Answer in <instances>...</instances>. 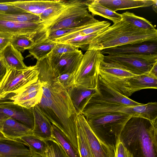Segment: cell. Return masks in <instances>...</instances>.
Masks as SVG:
<instances>
[{
	"label": "cell",
	"mask_w": 157,
	"mask_h": 157,
	"mask_svg": "<svg viewBox=\"0 0 157 157\" xmlns=\"http://www.w3.org/2000/svg\"><path fill=\"white\" fill-rule=\"evenodd\" d=\"M13 35L0 31V53L10 43Z\"/></svg>",
	"instance_id": "obj_42"
},
{
	"label": "cell",
	"mask_w": 157,
	"mask_h": 157,
	"mask_svg": "<svg viewBox=\"0 0 157 157\" xmlns=\"http://www.w3.org/2000/svg\"><path fill=\"white\" fill-rule=\"evenodd\" d=\"M52 138L61 146L67 157H81L78 150L72 144L64 134L57 127L52 124Z\"/></svg>",
	"instance_id": "obj_25"
},
{
	"label": "cell",
	"mask_w": 157,
	"mask_h": 157,
	"mask_svg": "<svg viewBox=\"0 0 157 157\" xmlns=\"http://www.w3.org/2000/svg\"><path fill=\"white\" fill-rule=\"evenodd\" d=\"M142 104L122 95L114 90L99 75L96 91L90 97L85 106L112 104L135 106Z\"/></svg>",
	"instance_id": "obj_11"
},
{
	"label": "cell",
	"mask_w": 157,
	"mask_h": 157,
	"mask_svg": "<svg viewBox=\"0 0 157 157\" xmlns=\"http://www.w3.org/2000/svg\"><path fill=\"white\" fill-rule=\"evenodd\" d=\"M148 74L152 76L157 78V62L153 65Z\"/></svg>",
	"instance_id": "obj_45"
},
{
	"label": "cell",
	"mask_w": 157,
	"mask_h": 157,
	"mask_svg": "<svg viewBox=\"0 0 157 157\" xmlns=\"http://www.w3.org/2000/svg\"><path fill=\"white\" fill-rule=\"evenodd\" d=\"M101 52L103 55H157V41L127 44L105 49L101 51Z\"/></svg>",
	"instance_id": "obj_16"
},
{
	"label": "cell",
	"mask_w": 157,
	"mask_h": 157,
	"mask_svg": "<svg viewBox=\"0 0 157 157\" xmlns=\"http://www.w3.org/2000/svg\"><path fill=\"white\" fill-rule=\"evenodd\" d=\"M157 0H155L154 3L152 5V9L156 13L157 12Z\"/></svg>",
	"instance_id": "obj_47"
},
{
	"label": "cell",
	"mask_w": 157,
	"mask_h": 157,
	"mask_svg": "<svg viewBox=\"0 0 157 157\" xmlns=\"http://www.w3.org/2000/svg\"><path fill=\"white\" fill-rule=\"evenodd\" d=\"M39 73L36 65L22 70L12 67L6 68V74L0 82V98L18 93L36 82Z\"/></svg>",
	"instance_id": "obj_7"
},
{
	"label": "cell",
	"mask_w": 157,
	"mask_h": 157,
	"mask_svg": "<svg viewBox=\"0 0 157 157\" xmlns=\"http://www.w3.org/2000/svg\"><path fill=\"white\" fill-rule=\"evenodd\" d=\"M88 9L92 15H98L112 21L113 24L122 19L121 14L113 11L100 3L97 0H93L88 4Z\"/></svg>",
	"instance_id": "obj_26"
},
{
	"label": "cell",
	"mask_w": 157,
	"mask_h": 157,
	"mask_svg": "<svg viewBox=\"0 0 157 157\" xmlns=\"http://www.w3.org/2000/svg\"><path fill=\"white\" fill-rule=\"evenodd\" d=\"M91 0L67 1V6L58 17L45 24L47 31L81 26L99 21L88 11V5Z\"/></svg>",
	"instance_id": "obj_5"
},
{
	"label": "cell",
	"mask_w": 157,
	"mask_h": 157,
	"mask_svg": "<svg viewBox=\"0 0 157 157\" xmlns=\"http://www.w3.org/2000/svg\"><path fill=\"white\" fill-rule=\"evenodd\" d=\"M99 70V72L119 78L131 77L136 75L126 70L111 65L105 62L103 60L101 63Z\"/></svg>",
	"instance_id": "obj_34"
},
{
	"label": "cell",
	"mask_w": 157,
	"mask_h": 157,
	"mask_svg": "<svg viewBox=\"0 0 157 157\" xmlns=\"http://www.w3.org/2000/svg\"><path fill=\"white\" fill-rule=\"evenodd\" d=\"M56 43L48 38L35 43L28 49L30 55L37 60L47 56L52 51Z\"/></svg>",
	"instance_id": "obj_27"
},
{
	"label": "cell",
	"mask_w": 157,
	"mask_h": 157,
	"mask_svg": "<svg viewBox=\"0 0 157 157\" xmlns=\"http://www.w3.org/2000/svg\"><path fill=\"white\" fill-rule=\"evenodd\" d=\"M19 139H0V157H31L29 150Z\"/></svg>",
	"instance_id": "obj_19"
},
{
	"label": "cell",
	"mask_w": 157,
	"mask_h": 157,
	"mask_svg": "<svg viewBox=\"0 0 157 157\" xmlns=\"http://www.w3.org/2000/svg\"><path fill=\"white\" fill-rule=\"evenodd\" d=\"M6 72V67L2 59L0 57V82L4 76Z\"/></svg>",
	"instance_id": "obj_44"
},
{
	"label": "cell",
	"mask_w": 157,
	"mask_h": 157,
	"mask_svg": "<svg viewBox=\"0 0 157 157\" xmlns=\"http://www.w3.org/2000/svg\"><path fill=\"white\" fill-rule=\"evenodd\" d=\"M120 140L133 157H157V122L132 116L124 126Z\"/></svg>",
	"instance_id": "obj_2"
},
{
	"label": "cell",
	"mask_w": 157,
	"mask_h": 157,
	"mask_svg": "<svg viewBox=\"0 0 157 157\" xmlns=\"http://www.w3.org/2000/svg\"><path fill=\"white\" fill-rule=\"evenodd\" d=\"M78 48L67 43H56L50 52L54 55H61L74 52Z\"/></svg>",
	"instance_id": "obj_39"
},
{
	"label": "cell",
	"mask_w": 157,
	"mask_h": 157,
	"mask_svg": "<svg viewBox=\"0 0 157 157\" xmlns=\"http://www.w3.org/2000/svg\"><path fill=\"white\" fill-rule=\"evenodd\" d=\"M62 0H18L6 2L26 12L38 16L45 10L60 3Z\"/></svg>",
	"instance_id": "obj_20"
},
{
	"label": "cell",
	"mask_w": 157,
	"mask_h": 157,
	"mask_svg": "<svg viewBox=\"0 0 157 157\" xmlns=\"http://www.w3.org/2000/svg\"><path fill=\"white\" fill-rule=\"evenodd\" d=\"M78 49L61 55L50 53L48 56L52 67L57 76L66 73L74 74L78 69L83 56Z\"/></svg>",
	"instance_id": "obj_12"
},
{
	"label": "cell",
	"mask_w": 157,
	"mask_h": 157,
	"mask_svg": "<svg viewBox=\"0 0 157 157\" xmlns=\"http://www.w3.org/2000/svg\"><path fill=\"white\" fill-rule=\"evenodd\" d=\"M45 141L47 147L44 157H67L62 147L53 139Z\"/></svg>",
	"instance_id": "obj_37"
},
{
	"label": "cell",
	"mask_w": 157,
	"mask_h": 157,
	"mask_svg": "<svg viewBox=\"0 0 157 157\" xmlns=\"http://www.w3.org/2000/svg\"><path fill=\"white\" fill-rule=\"evenodd\" d=\"M98 33L88 35H79L64 43L69 44L78 48H80L82 49L87 51L88 49L91 41Z\"/></svg>",
	"instance_id": "obj_36"
},
{
	"label": "cell",
	"mask_w": 157,
	"mask_h": 157,
	"mask_svg": "<svg viewBox=\"0 0 157 157\" xmlns=\"http://www.w3.org/2000/svg\"><path fill=\"white\" fill-rule=\"evenodd\" d=\"M103 61L112 66L128 71L136 75L148 73L157 62V55H108Z\"/></svg>",
	"instance_id": "obj_9"
},
{
	"label": "cell",
	"mask_w": 157,
	"mask_h": 157,
	"mask_svg": "<svg viewBox=\"0 0 157 157\" xmlns=\"http://www.w3.org/2000/svg\"><path fill=\"white\" fill-rule=\"evenodd\" d=\"M32 109L34 118L32 135L45 141L52 139L51 122L37 105Z\"/></svg>",
	"instance_id": "obj_18"
},
{
	"label": "cell",
	"mask_w": 157,
	"mask_h": 157,
	"mask_svg": "<svg viewBox=\"0 0 157 157\" xmlns=\"http://www.w3.org/2000/svg\"><path fill=\"white\" fill-rule=\"evenodd\" d=\"M27 34H18L13 35L10 44L21 52L31 48L35 43L31 37Z\"/></svg>",
	"instance_id": "obj_32"
},
{
	"label": "cell",
	"mask_w": 157,
	"mask_h": 157,
	"mask_svg": "<svg viewBox=\"0 0 157 157\" xmlns=\"http://www.w3.org/2000/svg\"><path fill=\"white\" fill-rule=\"evenodd\" d=\"M8 139L4 136L3 134L0 131V139Z\"/></svg>",
	"instance_id": "obj_48"
},
{
	"label": "cell",
	"mask_w": 157,
	"mask_h": 157,
	"mask_svg": "<svg viewBox=\"0 0 157 157\" xmlns=\"http://www.w3.org/2000/svg\"><path fill=\"white\" fill-rule=\"evenodd\" d=\"M44 155H41L39 154H35L33 155L31 157H44Z\"/></svg>",
	"instance_id": "obj_49"
},
{
	"label": "cell",
	"mask_w": 157,
	"mask_h": 157,
	"mask_svg": "<svg viewBox=\"0 0 157 157\" xmlns=\"http://www.w3.org/2000/svg\"><path fill=\"white\" fill-rule=\"evenodd\" d=\"M96 88L92 89L80 85H73L67 90L77 114H81L90 97L94 94Z\"/></svg>",
	"instance_id": "obj_21"
},
{
	"label": "cell",
	"mask_w": 157,
	"mask_h": 157,
	"mask_svg": "<svg viewBox=\"0 0 157 157\" xmlns=\"http://www.w3.org/2000/svg\"><path fill=\"white\" fill-rule=\"evenodd\" d=\"M0 20L22 22L38 23L41 22L39 16L24 12L15 13H0Z\"/></svg>",
	"instance_id": "obj_30"
},
{
	"label": "cell",
	"mask_w": 157,
	"mask_h": 157,
	"mask_svg": "<svg viewBox=\"0 0 157 157\" xmlns=\"http://www.w3.org/2000/svg\"><path fill=\"white\" fill-rule=\"evenodd\" d=\"M99 75L111 87L128 98L141 90L157 88V78L148 73L125 78L116 77L100 72Z\"/></svg>",
	"instance_id": "obj_8"
},
{
	"label": "cell",
	"mask_w": 157,
	"mask_h": 157,
	"mask_svg": "<svg viewBox=\"0 0 157 157\" xmlns=\"http://www.w3.org/2000/svg\"><path fill=\"white\" fill-rule=\"evenodd\" d=\"M104 56L101 50H87L83 55L78 69L74 74L73 85L96 88L99 77V66Z\"/></svg>",
	"instance_id": "obj_6"
},
{
	"label": "cell",
	"mask_w": 157,
	"mask_h": 157,
	"mask_svg": "<svg viewBox=\"0 0 157 157\" xmlns=\"http://www.w3.org/2000/svg\"><path fill=\"white\" fill-rule=\"evenodd\" d=\"M114 157H133L124 144L120 141L116 147Z\"/></svg>",
	"instance_id": "obj_43"
},
{
	"label": "cell",
	"mask_w": 157,
	"mask_h": 157,
	"mask_svg": "<svg viewBox=\"0 0 157 157\" xmlns=\"http://www.w3.org/2000/svg\"><path fill=\"white\" fill-rule=\"evenodd\" d=\"M43 95V89L40 80L26 87L13 95L10 98L13 102L21 106L32 109L38 104Z\"/></svg>",
	"instance_id": "obj_15"
},
{
	"label": "cell",
	"mask_w": 157,
	"mask_h": 157,
	"mask_svg": "<svg viewBox=\"0 0 157 157\" xmlns=\"http://www.w3.org/2000/svg\"><path fill=\"white\" fill-rule=\"evenodd\" d=\"M111 23L107 21H99L93 25L79 31L81 35H85L99 32L110 26Z\"/></svg>",
	"instance_id": "obj_38"
},
{
	"label": "cell",
	"mask_w": 157,
	"mask_h": 157,
	"mask_svg": "<svg viewBox=\"0 0 157 157\" xmlns=\"http://www.w3.org/2000/svg\"><path fill=\"white\" fill-rule=\"evenodd\" d=\"M32 130L28 126L10 118L5 121L1 132L10 139H20L26 136L32 135Z\"/></svg>",
	"instance_id": "obj_23"
},
{
	"label": "cell",
	"mask_w": 157,
	"mask_h": 157,
	"mask_svg": "<svg viewBox=\"0 0 157 157\" xmlns=\"http://www.w3.org/2000/svg\"><path fill=\"white\" fill-rule=\"evenodd\" d=\"M77 130L78 150L81 157H93L84 132L76 121Z\"/></svg>",
	"instance_id": "obj_33"
},
{
	"label": "cell",
	"mask_w": 157,
	"mask_h": 157,
	"mask_svg": "<svg viewBox=\"0 0 157 157\" xmlns=\"http://www.w3.org/2000/svg\"><path fill=\"white\" fill-rule=\"evenodd\" d=\"M26 12L6 2H0V13L10 14Z\"/></svg>",
	"instance_id": "obj_41"
},
{
	"label": "cell",
	"mask_w": 157,
	"mask_h": 157,
	"mask_svg": "<svg viewBox=\"0 0 157 157\" xmlns=\"http://www.w3.org/2000/svg\"><path fill=\"white\" fill-rule=\"evenodd\" d=\"M6 68L12 67L17 70H22L27 66L23 62L24 58L21 52L10 44L0 53Z\"/></svg>",
	"instance_id": "obj_24"
},
{
	"label": "cell",
	"mask_w": 157,
	"mask_h": 157,
	"mask_svg": "<svg viewBox=\"0 0 157 157\" xmlns=\"http://www.w3.org/2000/svg\"><path fill=\"white\" fill-rule=\"evenodd\" d=\"M67 6V1H62L60 3L45 10L39 16L41 23L44 25L52 21L59 16Z\"/></svg>",
	"instance_id": "obj_31"
},
{
	"label": "cell",
	"mask_w": 157,
	"mask_h": 157,
	"mask_svg": "<svg viewBox=\"0 0 157 157\" xmlns=\"http://www.w3.org/2000/svg\"><path fill=\"white\" fill-rule=\"evenodd\" d=\"M56 78L63 87L67 90L73 85L74 74H63L57 76Z\"/></svg>",
	"instance_id": "obj_40"
},
{
	"label": "cell",
	"mask_w": 157,
	"mask_h": 157,
	"mask_svg": "<svg viewBox=\"0 0 157 157\" xmlns=\"http://www.w3.org/2000/svg\"><path fill=\"white\" fill-rule=\"evenodd\" d=\"M147 41H157L156 29H142L122 19L98 33L91 41L88 49L102 51L127 44Z\"/></svg>",
	"instance_id": "obj_3"
},
{
	"label": "cell",
	"mask_w": 157,
	"mask_h": 157,
	"mask_svg": "<svg viewBox=\"0 0 157 157\" xmlns=\"http://www.w3.org/2000/svg\"><path fill=\"white\" fill-rule=\"evenodd\" d=\"M76 121L84 132L93 157H114L115 151L98 139L90 128L83 115L78 114Z\"/></svg>",
	"instance_id": "obj_14"
},
{
	"label": "cell",
	"mask_w": 157,
	"mask_h": 157,
	"mask_svg": "<svg viewBox=\"0 0 157 157\" xmlns=\"http://www.w3.org/2000/svg\"><path fill=\"white\" fill-rule=\"evenodd\" d=\"M19 140L28 146L32 155H44L46 150L47 144L45 141L32 135L21 137Z\"/></svg>",
	"instance_id": "obj_28"
},
{
	"label": "cell",
	"mask_w": 157,
	"mask_h": 157,
	"mask_svg": "<svg viewBox=\"0 0 157 157\" xmlns=\"http://www.w3.org/2000/svg\"><path fill=\"white\" fill-rule=\"evenodd\" d=\"M97 22L79 27L48 31L47 38L52 41H53L63 36L70 34L77 31L81 30L90 27Z\"/></svg>",
	"instance_id": "obj_35"
},
{
	"label": "cell",
	"mask_w": 157,
	"mask_h": 157,
	"mask_svg": "<svg viewBox=\"0 0 157 157\" xmlns=\"http://www.w3.org/2000/svg\"><path fill=\"white\" fill-rule=\"evenodd\" d=\"M121 15L122 20L138 28L145 30H156L149 21L144 18L136 15L133 13L126 11Z\"/></svg>",
	"instance_id": "obj_29"
},
{
	"label": "cell",
	"mask_w": 157,
	"mask_h": 157,
	"mask_svg": "<svg viewBox=\"0 0 157 157\" xmlns=\"http://www.w3.org/2000/svg\"><path fill=\"white\" fill-rule=\"evenodd\" d=\"M38 79L41 82L43 95L37 105L52 124L64 134L74 146L78 149L76 121L78 114L67 90L56 78L48 56L37 60Z\"/></svg>",
	"instance_id": "obj_1"
},
{
	"label": "cell",
	"mask_w": 157,
	"mask_h": 157,
	"mask_svg": "<svg viewBox=\"0 0 157 157\" xmlns=\"http://www.w3.org/2000/svg\"><path fill=\"white\" fill-rule=\"evenodd\" d=\"M132 115L121 113H109L86 119L90 128L104 144L115 151L121 134Z\"/></svg>",
	"instance_id": "obj_4"
},
{
	"label": "cell",
	"mask_w": 157,
	"mask_h": 157,
	"mask_svg": "<svg viewBox=\"0 0 157 157\" xmlns=\"http://www.w3.org/2000/svg\"><path fill=\"white\" fill-rule=\"evenodd\" d=\"M9 118L3 113L0 112V131L1 132L2 130L5 121Z\"/></svg>",
	"instance_id": "obj_46"
},
{
	"label": "cell",
	"mask_w": 157,
	"mask_h": 157,
	"mask_svg": "<svg viewBox=\"0 0 157 157\" xmlns=\"http://www.w3.org/2000/svg\"><path fill=\"white\" fill-rule=\"evenodd\" d=\"M11 94L0 98V112L28 126L32 130L34 118L32 109H29L14 103L10 98Z\"/></svg>",
	"instance_id": "obj_13"
},
{
	"label": "cell",
	"mask_w": 157,
	"mask_h": 157,
	"mask_svg": "<svg viewBox=\"0 0 157 157\" xmlns=\"http://www.w3.org/2000/svg\"><path fill=\"white\" fill-rule=\"evenodd\" d=\"M0 31L14 35L21 34L34 36L47 31L41 22H22L0 20Z\"/></svg>",
	"instance_id": "obj_17"
},
{
	"label": "cell",
	"mask_w": 157,
	"mask_h": 157,
	"mask_svg": "<svg viewBox=\"0 0 157 157\" xmlns=\"http://www.w3.org/2000/svg\"><path fill=\"white\" fill-rule=\"evenodd\" d=\"M102 5L116 12L121 10L152 6L155 0H97Z\"/></svg>",
	"instance_id": "obj_22"
},
{
	"label": "cell",
	"mask_w": 157,
	"mask_h": 157,
	"mask_svg": "<svg viewBox=\"0 0 157 157\" xmlns=\"http://www.w3.org/2000/svg\"><path fill=\"white\" fill-rule=\"evenodd\" d=\"M121 113L150 119L152 117L154 109L150 102L135 106L121 104L85 106L81 112L86 119L109 113Z\"/></svg>",
	"instance_id": "obj_10"
}]
</instances>
